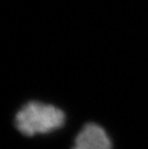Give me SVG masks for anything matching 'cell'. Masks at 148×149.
<instances>
[{"label":"cell","mask_w":148,"mask_h":149,"mask_svg":"<svg viewBox=\"0 0 148 149\" xmlns=\"http://www.w3.org/2000/svg\"><path fill=\"white\" fill-rule=\"evenodd\" d=\"M109 135L101 126L88 123L75 138L72 149H112Z\"/></svg>","instance_id":"7a4b0ae2"},{"label":"cell","mask_w":148,"mask_h":149,"mask_svg":"<svg viewBox=\"0 0 148 149\" xmlns=\"http://www.w3.org/2000/svg\"><path fill=\"white\" fill-rule=\"evenodd\" d=\"M65 122V115L61 109L38 101L25 104L15 116V127L27 137L54 132Z\"/></svg>","instance_id":"6da1fadb"}]
</instances>
